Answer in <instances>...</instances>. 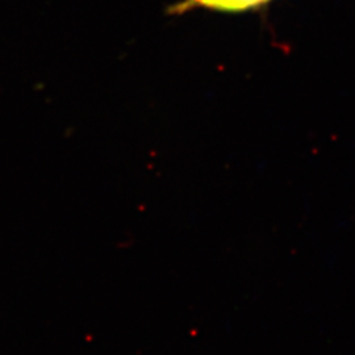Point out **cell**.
<instances>
[{"label": "cell", "instance_id": "cell-1", "mask_svg": "<svg viewBox=\"0 0 355 355\" xmlns=\"http://www.w3.org/2000/svg\"><path fill=\"white\" fill-rule=\"evenodd\" d=\"M267 1L268 0H187L183 6L184 7L202 6V7H209V8L223 10V11H243L248 8L265 4Z\"/></svg>", "mask_w": 355, "mask_h": 355}]
</instances>
